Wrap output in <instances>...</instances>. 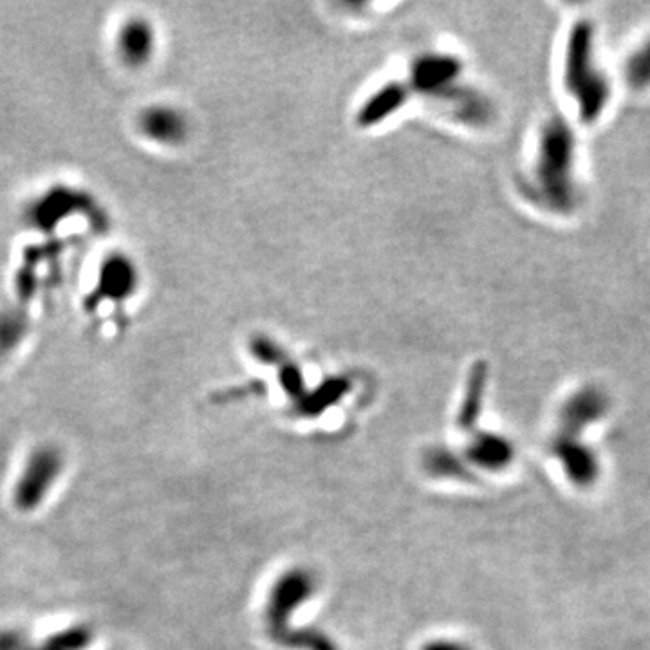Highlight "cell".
Wrapping results in <instances>:
<instances>
[{"instance_id":"6da1fadb","label":"cell","mask_w":650,"mask_h":650,"mask_svg":"<svg viewBox=\"0 0 650 650\" xmlns=\"http://www.w3.org/2000/svg\"><path fill=\"white\" fill-rule=\"evenodd\" d=\"M515 190L533 214L555 223L573 221L589 201L582 129L562 111L535 125L530 147L515 172Z\"/></svg>"},{"instance_id":"7a4b0ae2","label":"cell","mask_w":650,"mask_h":650,"mask_svg":"<svg viewBox=\"0 0 650 650\" xmlns=\"http://www.w3.org/2000/svg\"><path fill=\"white\" fill-rule=\"evenodd\" d=\"M555 80L562 112L580 129H593L607 120L622 89L616 67L605 58L595 19L576 17L562 31Z\"/></svg>"},{"instance_id":"3957f363","label":"cell","mask_w":650,"mask_h":650,"mask_svg":"<svg viewBox=\"0 0 650 650\" xmlns=\"http://www.w3.org/2000/svg\"><path fill=\"white\" fill-rule=\"evenodd\" d=\"M76 215H87L100 228L107 224L102 208H98L93 195L69 185L49 186L46 192L37 195L24 212V221L29 228L40 233H53L56 226L73 219Z\"/></svg>"},{"instance_id":"277c9868","label":"cell","mask_w":650,"mask_h":650,"mask_svg":"<svg viewBox=\"0 0 650 650\" xmlns=\"http://www.w3.org/2000/svg\"><path fill=\"white\" fill-rule=\"evenodd\" d=\"M64 470V455L56 446L35 448L15 484L13 499L22 511L37 510Z\"/></svg>"},{"instance_id":"5b68a950","label":"cell","mask_w":650,"mask_h":650,"mask_svg":"<svg viewBox=\"0 0 650 650\" xmlns=\"http://www.w3.org/2000/svg\"><path fill=\"white\" fill-rule=\"evenodd\" d=\"M465 71L461 58L446 53H428L416 58L410 69V87L428 96L450 100L465 84H459Z\"/></svg>"},{"instance_id":"8992f818","label":"cell","mask_w":650,"mask_h":650,"mask_svg":"<svg viewBox=\"0 0 650 650\" xmlns=\"http://www.w3.org/2000/svg\"><path fill=\"white\" fill-rule=\"evenodd\" d=\"M140 288V270L136 262L123 251H112L103 257L93 293L89 297V309H94L102 302L123 304L136 295Z\"/></svg>"},{"instance_id":"52a82bcc","label":"cell","mask_w":650,"mask_h":650,"mask_svg":"<svg viewBox=\"0 0 650 650\" xmlns=\"http://www.w3.org/2000/svg\"><path fill=\"white\" fill-rule=\"evenodd\" d=\"M609 396L598 385H584L569 394L560 412V427L564 436H580L584 428L591 427L596 421L604 418L609 410Z\"/></svg>"},{"instance_id":"ba28073f","label":"cell","mask_w":650,"mask_h":650,"mask_svg":"<svg viewBox=\"0 0 650 650\" xmlns=\"http://www.w3.org/2000/svg\"><path fill=\"white\" fill-rule=\"evenodd\" d=\"M136 125L143 138L165 147H176L185 143L190 130L185 114L165 103L145 107L138 114Z\"/></svg>"},{"instance_id":"9c48e42d","label":"cell","mask_w":650,"mask_h":650,"mask_svg":"<svg viewBox=\"0 0 650 650\" xmlns=\"http://www.w3.org/2000/svg\"><path fill=\"white\" fill-rule=\"evenodd\" d=\"M156 51V31L149 19L132 17L121 24L116 37V53L121 64L141 69L149 64Z\"/></svg>"},{"instance_id":"30bf717a","label":"cell","mask_w":650,"mask_h":650,"mask_svg":"<svg viewBox=\"0 0 650 650\" xmlns=\"http://www.w3.org/2000/svg\"><path fill=\"white\" fill-rule=\"evenodd\" d=\"M620 89L632 96L650 94V29L627 47L620 64L616 65Z\"/></svg>"},{"instance_id":"8fae6325","label":"cell","mask_w":650,"mask_h":650,"mask_svg":"<svg viewBox=\"0 0 650 650\" xmlns=\"http://www.w3.org/2000/svg\"><path fill=\"white\" fill-rule=\"evenodd\" d=\"M410 89L400 82L383 85L380 91L371 94L360 111L356 114V123L362 129H371L389 120L392 114L400 111L401 107L409 100Z\"/></svg>"},{"instance_id":"7c38bea8","label":"cell","mask_w":650,"mask_h":650,"mask_svg":"<svg viewBox=\"0 0 650 650\" xmlns=\"http://www.w3.org/2000/svg\"><path fill=\"white\" fill-rule=\"evenodd\" d=\"M557 454L560 463L566 470L567 477L573 483L587 486L595 481L596 475H598V459H596L595 452L580 441L576 443L575 436L562 434L557 443Z\"/></svg>"},{"instance_id":"4fadbf2b","label":"cell","mask_w":650,"mask_h":650,"mask_svg":"<svg viewBox=\"0 0 650 650\" xmlns=\"http://www.w3.org/2000/svg\"><path fill=\"white\" fill-rule=\"evenodd\" d=\"M29 335V316L22 306L0 309V356H8Z\"/></svg>"},{"instance_id":"5bb4252c","label":"cell","mask_w":650,"mask_h":650,"mask_svg":"<svg viewBox=\"0 0 650 650\" xmlns=\"http://www.w3.org/2000/svg\"><path fill=\"white\" fill-rule=\"evenodd\" d=\"M93 634L84 625H75L64 631L56 632L49 636L42 645L31 647L28 650H84L91 643Z\"/></svg>"},{"instance_id":"9a60e30c","label":"cell","mask_w":650,"mask_h":650,"mask_svg":"<svg viewBox=\"0 0 650 650\" xmlns=\"http://www.w3.org/2000/svg\"><path fill=\"white\" fill-rule=\"evenodd\" d=\"M475 448H479V452L475 454V459H479V465L488 466V468H501V466L508 465L511 459V445L502 439V437L488 436L481 439Z\"/></svg>"},{"instance_id":"2e32d148","label":"cell","mask_w":650,"mask_h":650,"mask_svg":"<svg viewBox=\"0 0 650 650\" xmlns=\"http://www.w3.org/2000/svg\"><path fill=\"white\" fill-rule=\"evenodd\" d=\"M347 390V381L335 378V380L325 381L320 389L316 390L315 394L309 396L307 407L311 410H322L327 407L329 403L338 400L342 394Z\"/></svg>"},{"instance_id":"e0dca14e","label":"cell","mask_w":650,"mask_h":650,"mask_svg":"<svg viewBox=\"0 0 650 650\" xmlns=\"http://www.w3.org/2000/svg\"><path fill=\"white\" fill-rule=\"evenodd\" d=\"M251 354L259 360L260 363H280L284 358V353L279 345L275 344L268 336H255L250 344Z\"/></svg>"},{"instance_id":"ac0fdd59","label":"cell","mask_w":650,"mask_h":650,"mask_svg":"<svg viewBox=\"0 0 650 650\" xmlns=\"http://www.w3.org/2000/svg\"><path fill=\"white\" fill-rule=\"evenodd\" d=\"M280 381H282V385H284L286 392L293 394V396L302 394V390H304L302 374L298 371L297 365H293V363H286V365L282 367V371H280Z\"/></svg>"}]
</instances>
